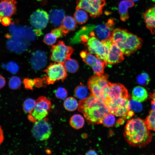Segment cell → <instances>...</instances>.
I'll use <instances>...</instances> for the list:
<instances>
[{
    "label": "cell",
    "mask_w": 155,
    "mask_h": 155,
    "mask_svg": "<svg viewBox=\"0 0 155 155\" xmlns=\"http://www.w3.org/2000/svg\"><path fill=\"white\" fill-rule=\"evenodd\" d=\"M124 135L131 146L144 147L152 141L153 135L145 121L139 118L129 120L125 126Z\"/></svg>",
    "instance_id": "1"
},
{
    "label": "cell",
    "mask_w": 155,
    "mask_h": 155,
    "mask_svg": "<svg viewBox=\"0 0 155 155\" xmlns=\"http://www.w3.org/2000/svg\"><path fill=\"white\" fill-rule=\"evenodd\" d=\"M78 110L92 124H102L104 118L110 113L106 104L92 94L80 100Z\"/></svg>",
    "instance_id": "2"
},
{
    "label": "cell",
    "mask_w": 155,
    "mask_h": 155,
    "mask_svg": "<svg viewBox=\"0 0 155 155\" xmlns=\"http://www.w3.org/2000/svg\"><path fill=\"white\" fill-rule=\"evenodd\" d=\"M106 75L95 74L89 80L88 87L92 94L104 103L108 97L107 92L111 84Z\"/></svg>",
    "instance_id": "3"
},
{
    "label": "cell",
    "mask_w": 155,
    "mask_h": 155,
    "mask_svg": "<svg viewBox=\"0 0 155 155\" xmlns=\"http://www.w3.org/2000/svg\"><path fill=\"white\" fill-rule=\"evenodd\" d=\"M43 80L47 84L56 81H63L67 77V71L63 63L55 62L49 65L45 70Z\"/></svg>",
    "instance_id": "4"
},
{
    "label": "cell",
    "mask_w": 155,
    "mask_h": 155,
    "mask_svg": "<svg viewBox=\"0 0 155 155\" xmlns=\"http://www.w3.org/2000/svg\"><path fill=\"white\" fill-rule=\"evenodd\" d=\"M108 41H101L95 37L91 36L86 42L89 52L95 55L105 64L108 51Z\"/></svg>",
    "instance_id": "5"
},
{
    "label": "cell",
    "mask_w": 155,
    "mask_h": 155,
    "mask_svg": "<svg viewBox=\"0 0 155 155\" xmlns=\"http://www.w3.org/2000/svg\"><path fill=\"white\" fill-rule=\"evenodd\" d=\"M51 106V102L49 99L44 96H40L36 101L34 110L28 116V119L34 123L43 119L48 114V110Z\"/></svg>",
    "instance_id": "6"
},
{
    "label": "cell",
    "mask_w": 155,
    "mask_h": 155,
    "mask_svg": "<svg viewBox=\"0 0 155 155\" xmlns=\"http://www.w3.org/2000/svg\"><path fill=\"white\" fill-rule=\"evenodd\" d=\"M105 0H77L76 9L85 10L92 18H96L102 14Z\"/></svg>",
    "instance_id": "7"
},
{
    "label": "cell",
    "mask_w": 155,
    "mask_h": 155,
    "mask_svg": "<svg viewBox=\"0 0 155 155\" xmlns=\"http://www.w3.org/2000/svg\"><path fill=\"white\" fill-rule=\"evenodd\" d=\"M73 52L71 47L66 46L63 41H59L51 47L50 59L55 62L63 63L70 58Z\"/></svg>",
    "instance_id": "8"
},
{
    "label": "cell",
    "mask_w": 155,
    "mask_h": 155,
    "mask_svg": "<svg viewBox=\"0 0 155 155\" xmlns=\"http://www.w3.org/2000/svg\"><path fill=\"white\" fill-rule=\"evenodd\" d=\"M105 104L110 113L123 118L129 117L130 111L129 98H120L114 101L108 100Z\"/></svg>",
    "instance_id": "9"
},
{
    "label": "cell",
    "mask_w": 155,
    "mask_h": 155,
    "mask_svg": "<svg viewBox=\"0 0 155 155\" xmlns=\"http://www.w3.org/2000/svg\"><path fill=\"white\" fill-rule=\"evenodd\" d=\"M31 132L33 136L40 141L47 140L52 133L51 126L46 119H44L34 123Z\"/></svg>",
    "instance_id": "10"
},
{
    "label": "cell",
    "mask_w": 155,
    "mask_h": 155,
    "mask_svg": "<svg viewBox=\"0 0 155 155\" xmlns=\"http://www.w3.org/2000/svg\"><path fill=\"white\" fill-rule=\"evenodd\" d=\"M114 25V20L112 19H109L104 23L94 25L92 31L94 37L101 41L111 40Z\"/></svg>",
    "instance_id": "11"
},
{
    "label": "cell",
    "mask_w": 155,
    "mask_h": 155,
    "mask_svg": "<svg viewBox=\"0 0 155 155\" xmlns=\"http://www.w3.org/2000/svg\"><path fill=\"white\" fill-rule=\"evenodd\" d=\"M142 42L141 38L130 32L126 40L119 47L124 54L128 56L140 49Z\"/></svg>",
    "instance_id": "12"
},
{
    "label": "cell",
    "mask_w": 155,
    "mask_h": 155,
    "mask_svg": "<svg viewBox=\"0 0 155 155\" xmlns=\"http://www.w3.org/2000/svg\"><path fill=\"white\" fill-rule=\"evenodd\" d=\"M49 21V15L45 11L38 9L31 15L30 22L32 25L35 29L42 30L46 26Z\"/></svg>",
    "instance_id": "13"
},
{
    "label": "cell",
    "mask_w": 155,
    "mask_h": 155,
    "mask_svg": "<svg viewBox=\"0 0 155 155\" xmlns=\"http://www.w3.org/2000/svg\"><path fill=\"white\" fill-rule=\"evenodd\" d=\"M108 97L105 103L108 100L114 101L121 98H128L127 89L123 85L119 84L111 83L107 92Z\"/></svg>",
    "instance_id": "14"
},
{
    "label": "cell",
    "mask_w": 155,
    "mask_h": 155,
    "mask_svg": "<svg viewBox=\"0 0 155 155\" xmlns=\"http://www.w3.org/2000/svg\"><path fill=\"white\" fill-rule=\"evenodd\" d=\"M109 49L106 65L119 63L124 59L123 53L119 46L111 40L108 41Z\"/></svg>",
    "instance_id": "15"
},
{
    "label": "cell",
    "mask_w": 155,
    "mask_h": 155,
    "mask_svg": "<svg viewBox=\"0 0 155 155\" xmlns=\"http://www.w3.org/2000/svg\"><path fill=\"white\" fill-rule=\"evenodd\" d=\"M31 65L35 70H40L46 65L47 57L46 53L43 51L37 50L33 52L30 59Z\"/></svg>",
    "instance_id": "16"
},
{
    "label": "cell",
    "mask_w": 155,
    "mask_h": 155,
    "mask_svg": "<svg viewBox=\"0 0 155 155\" xmlns=\"http://www.w3.org/2000/svg\"><path fill=\"white\" fill-rule=\"evenodd\" d=\"M17 1L15 0H1L0 1V16L11 17L16 13Z\"/></svg>",
    "instance_id": "17"
},
{
    "label": "cell",
    "mask_w": 155,
    "mask_h": 155,
    "mask_svg": "<svg viewBox=\"0 0 155 155\" xmlns=\"http://www.w3.org/2000/svg\"><path fill=\"white\" fill-rule=\"evenodd\" d=\"M143 16L146 27L152 34H155V5L146 10Z\"/></svg>",
    "instance_id": "18"
},
{
    "label": "cell",
    "mask_w": 155,
    "mask_h": 155,
    "mask_svg": "<svg viewBox=\"0 0 155 155\" xmlns=\"http://www.w3.org/2000/svg\"><path fill=\"white\" fill-rule=\"evenodd\" d=\"M130 32L126 29L115 28L112 32L111 40L119 46L126 40Z\"/></svg>",
    "instance_id": "19"
},
{
    "label": "cell",
    "mask_w": 155,
    "mask_h": 155,
    "mask_svg": "<svg viewBox=\"0 0 155 155\" xmlns=\"http://www.w3.org/2000/svg\"><path fill=\"white\" fill-rule=\"evenodd\" d=\"M80 55L84 61L92 68L98 65H106L105 62L103 61L86 51H82L80 53Z\"/></svg>",
    "instance_id": "20"
},
{
    "label": "cell",
    "mask_w": 155,
    "mask_h": 155,
    "mask_svg": "<svg viewBox=\"0 0 155 155\" xmlns=\"http://www.w3.org/2000/svg\"><path fill=\"white\" fill-rule=\"evenodd\" d=\"M134 5V2L131 0H122L120 2L118 11L120 19L122 21H125L129 18L128 9Z\"/></svg>",
    "instance_id": "21"
},
{
    "label": "cell",
    "mask_w": 155,
    "mask_h": 155,
    "mask_svg": "<svg viewBox=\"0 0 155 155\" xmlns=\"http://www.w3.org/2000/svg\"><path fill=\"white\" fill-rule=\"evenodd\" d=\"M77 24L75 20L71 16H68L65 17L59 28L61 30L64 36L76 28Z\"/></svg>",
    "instance_id": "22"
},
{
    "label": "cell",
    "mask_w": 155,
    "mask_h": 155,
    "mask_svg": "<svg viewBox=\"0 0 155 155\" xmlns=\"http://www.w3.org/2000/svg\"><path fill=\"white\" fill-rule=\"evenodd\" d=\"M65 15L64 11L61 9H54L50 11L49 18L51 23L55 26H60Z\"/></svg>",
    "instance_id": "23"
},
{
    "label": "cell",
    "mask_w": 155,
    "mask_h": 155,
    "mask_svg": "<svg viewBox=\"0 0 155 155\" xmlns=\"http://www.w3.org/2000/svg\"><path fill=\"white\" fill-rule=\"evenodd\" d=\"M148 95L146 90L144 87L140 86L134 87L132 92V98L134 100L142 102L146 100Z\"/></svg>",
    "instance_id": "24"
},
{
    "label": "cell",
    "mask_w": 155,
    "mask_h": 155,
    "mask_svg": "<svg viewBox=\"0 0 155 155\" xmlns=\"http://www.w3.org/2000/svg\"><path fill=\"white\" fill-rule=\"evenodd\" d=\"M84 120L83 117L79 114H76L72 116L70 120V125L75 129H79L84 125Z\"/></svg>",
    "instance_id": "25"
},
{
    "label": "cell",
    "mask_w": 155,
    "mask_h": 155,
    "mask_svg": "<svg viewBox=\"0 0 155 155\" xmlns=\"http://www.w3.org/2000/svg\"><path fill=\"white\" fill-rule=\"evenodd\" d=\"M76 10L74 15L76 22L80 24L86 23L88 19V16L86 12L82 9Z\"/></svg>",
    "instance_id": "26"
},
{
    "label": "cell",
    "mask_w": 155,
    "mask_h": 155,
    "mask_svg": "<svg viewBox=\"0 0 155 155\" xmlns=\"http://www.w3.org/2000/svg\"><path fill=\"white\" fill-rule=\"evenodd\" d=\"M78 105L76 100L72 97L66 98L63 103V106L65 109L70 111L75 110L78 107Z\"/></svg>",
    "instance_id": "27"
},
{
    "label": "cell",
    "mask_w": 155,
    "mask_h": 155,
    "mask_svg": "<svg viewBox=\"0 0 155 155\" xmlns=\"http://www.w3.org/2000/svg\"><path fill=\"white\" fill-rule=\"evenodd\" d=\"M63 64L66 71L70 73H75L79 68L78 62L73 59L69 58L66 60Z\"/></svg>",
    "instance_id": "28"
},
{
    "label": "cell",
    "mask_w": 155,
    "mask_h": 155,
    "mask_svg": "<svg viewBox=\"0 0 155 155\" xmlns=\"http://www.w3.org/2000/svg\"><path fill=\"white\" fill-rule=\"evenodd\" d=\"M87 88L86 86L80 85L77 86L75 88L74 91V94L77 98L82 100L88 97L89 94Z\"/></svg>",
    "instance_id": "29"
},
{
    "label": "cell",
    "mask_w": 155,
    "mask_h": 155,
    "mask_svg": "<svg viewBox=\"0 0 155 155\" xmlns=\"http://www.w3.org/2000/svg\"><path fill=\"white\" fill-rule=\"evenodd\" d=\"M36 103V101L32 98L26 99L23 104V109L24 112L31 114L34 108Z\"/></svg>",
    "instance_id": "30"
},
{
    "label": "cell",
    "mask_w": 155,
    "mask_h": 155,
    "mask_svg": "<svg viewBox=\"0 0 155 155\" xmlns=\"http://www.w3.org/2000/svg\"><path fill=\"white\" fill-rule=\"evenodd\" d=\"M145 121L148 129L155 131V112L151 110Z\"/></svg>",
    "instance_id": "31"
},
{
    "label": "cell",
    "mask_w": 155,
    "mask_h": 155,
    "mask_svg": "<svg viewBox=\"0 0 155 155\" xmlns=\"http://www.w3.org/2000/svg\"><path fill=\"white\" fill-rule=\"evenodd\" d=\"M136 80L139 84L142 86H146L150 82V78L147 73L143 72L137 76Z\"/></svg>",
    "instance_id": "32"
},
{
    "label": "cell",
    "mask_w": 155,
    "mask_h": 155,
    "mask_svg": "<svg viewBox=\"0 0 155 155\" xmlns=\"http://www.w3.org/2000/svg\"><path fill=\"white\" fill-rule=\"evenodd\" d=\"M21 81L19 77L16 76H12L9 82V86L11 89L16 90L19 88L21 86Z\"/></svg>",
    "instance_id": "33"
},
{
    "label": "cell",
    "mask_w": 155,
    "mask_h": 155,
    "mask_svg": "<svg viewBox=\"0 0 155 155\" xmlns=\"http://www.w3.org/2000/svg\"><path fill=\"white\" fill-rule=\"evenodd\" d=\"M115 121L114 115L110 113L103 119L102 124L104 126L109 127L112 126Z\"/></svg>",
    "instance_id": "34"
},
{
    "label": "cell",
    "mask_w": 155,
    "mask_h": 155,
    "mask_svg": "<svg viewBox=\"0 0 155 155\" xmlns=\"http://www.w3.org/2000/svg\"><path fill=\"white\" fill-rule=\"evenodd\" d=\"M57 38L56 36L51 32L45 35L44 37L43 41L48 45H52L56 42Z\"/></svg>",
    "instance_id": "35"
},
{
    "label": "cell",
    "mask_w": 155,
    "mask_h": 155,
    "mask_svg": "<svg viewBox=\"0 0 155 155\" xmlns=\"http://www.w3.org/2000/svg\"><path fill=\"white\" fill-rule=\"evenodd\" d=\"M130 111L138 112L141 111L142 109V105L140 102L132 100H129Z\"/></svg>",
    "instance_id": "36"
},
{
    "label": "cell",
    "mask_w": 155,
    "mask_h": 155,
    "mask_svg": "<svg viewBox=\"0 0 155 155\" xmlns=\"http://www.w3.org/2000/svg\"><path fill=\"white\" fill-rule=\"evenodd\" d=\"M56 97L60 99L63 100L66 98L67 95V90L61 87H58L55 91Z\"/></svg>",
    "instance_id": "37"
},
{
    "label": "cell",
    "mask_w": 155,
    "mask_h": 155,
    "mask_svg": "<svg viewBox=\"0 0 155 155\" xmlns=\"http://www.w3.org/2000/svg\"><path fill=\"white\" fill-rule=\"evenodd\" d=\"M5 67L9 71L13 74L16 73L19 69L18 65L16 63L13 61L9 62Z\"/></svg>",
    "instance_id": "38"
},
{
    "label": "cell",
    "mask_w": 155,
    "mask_h": 155,
    "mask_svg": "<svg viewBox=\"0 0 155 155\" xmlns=\"http://www.w3.org/2000/svg\"><path fill=\"white\" fill-rule=\"evenodd\" d=\"M23 82L25 88L27 89L32 90L35 85L34 80L28 78L24 79Z\"/></svg>",
    "instance_id": "39"
},
{
    "label": "cell",
    "mask_w": 155,
    "mask_h": 155,
    "mask_svg": "<svg viewBox=\"0 0 155 155\" xmlns=\"http://www.w3.org/2000/svg\"><path fill=\"white\" fill-rule=\"evenodd\" d=\"M51 32L55 35L57 38L62 37L63 35V32L59 27L53 29Z\"/></svg>",
    "instance_id": "40"
},
{
    "label": "cell",
    "mask_w": 155,
    "mask_h": 155,
    "mask_svg": "<svg viewBox=\"0 0 155 155\" xmlns=\"http://www.w3.org/2000/svg\"><path fill=\"white\" fill-rule=\"evenodd\" d=\"M1 23L5 26L9 25L11 23V20L8 17H4L1 18Z\"/></svg>",
    "instance_id": "41"
},
{
    "label": "cell",
    "mask_w": 155,
    "mask_h": 155,
    "mask_svg": "<svg viewBox=\"0 0 155 155\" xmlns=\"http://www.w3.org/2000/svg\"><path fill=\"white\" fill-rule=\"evenodd\" d=\"M35 85L37 87H41L43 85L42 80L39 78H36L34 80Z\"/></svg>",
    "instance_id": "42"
},
{
    "label": "cell",
    "mask_w": 155,
    "mask_h": 155,
    "mask_svg": "<svg viewBox=\"0 0 155 155\" xmlns=\"http://www.w3.org/2000/svg\"><path fill=\"white\" fill-rule=\"evenodd\" d=\"M6 81L4 78L0 75V89L3 88L5 85Z\"/></svg>",
    "instance_id": "43"
},
{
    "label": "cell",
    "mask_w": 155,
    "mask_h": 155,
    "mask_svg": "<svg viewBox=\"0 0 155 155\" xmlns=\"http://www.w3.org/2000/svg\"><path fill=\"white\" fill-rule=\"evenodd\" d=\"M4 139L3 132L1 127L0 125V145L3 142Z\"/></svg>",
    "instance_id": "44"
},
{
    "label": "cell",
    "mask_w": 155,
    "mask_h": 155,
    "mask_svg": "<svg viewBox=\"0 0 155 155\" xmlns=\"http://www.w3.org/2000/svg\"><path fill=\"white\" fill-rule=\"evenodd\" d=\"M34 32L36 36H40L42 34V32L40 30L35 29L34 30Z\"/></svg>",
    "instance_id": "45"
},
{
    "label": "cell",
    "mask_w": 155,
    "mask_h": 155,
    "mask_svg": "<svg viewBox=\"0 0 155 155\" xmlns=\"http://www.w3.org/2000/svg\"><path fill=\"white\" fill-rule=\"evenodd\" d=\"M86 154V155H96L97 154L94 150H90L88 151Z\"/></svg>",
    "instance_id": "46"
},
{
    "label": "cell",
    "mask_w": 155,
    "mask_h": 155,
    "mask_svg": "<svg viewBox=\"0 0 155 155\" xmlns=\"http://www.w3.org/2000/svg\"><path fill=\"white\" fill-rule=\"evenodd\" d=\"M150 96L151 99V101H155V91L152 93H151Z\"/></svg>",
    "instance_id": "47"
},
{
    "label": "cell",
    "mask_w": 155,
    "mask_h": 155,
    "mask_svg": "<svg viewBox=\"0 0 155 155\" xmlns=\"http://www.w3.org/2000/svg\"><path fill=\"white\" fill-rule=\"evenodd\" d=\"M133 1H138V0H131Z\"/></svg>",
    "instance_id": "48"
},
{
    "label": "cell",
    "mask_w": 155,
    "mask_h": 155,
    "mask_svg": "<svg viewBox=\"0 0 155 155\" xmlns=\"http://www.w3.org/2000/svg\"><path fill=\"white\" fill-rule=\"evenodd\" d=\"M1 17L0 16V22H1Z\"/></svg>",
    "instance_id": "49"
},
{
    "label": "cell",
    "mask_w": 155,
    "mask_h": 155,
    "mask_svg": "<svg viewBox=\"0 0 155 155\" xmlns=\"http://www.w3.org/2000/svg\"><path fill=\"white\" fill-rule=\"evenodd\" d=\"M151 0L153 2H155V0Z\"/></svg>",
    "instance_id": "50"
}]
</instances>
